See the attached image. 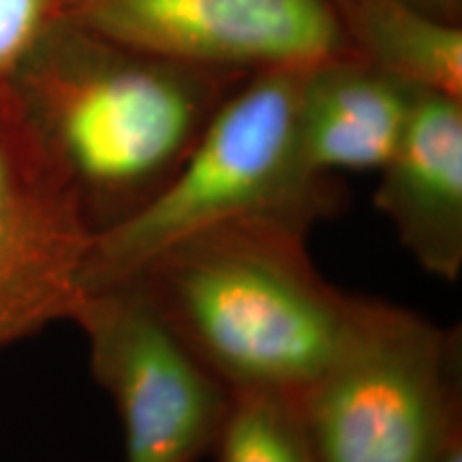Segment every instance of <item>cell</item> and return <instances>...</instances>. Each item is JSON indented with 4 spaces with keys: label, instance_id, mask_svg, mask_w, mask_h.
Returning <instances> with one entry per match:
<instances>
[{
    "label": "cell",
    "instance_id": "obj_1",
    "mask_svg": "<svg viewBox=\"0 0 462 462\" xmlns=\"http://www.w3.org/2000/svg\"><path fill=\"white\" fill-rule=\"evenodd\" d=\"M248 75L152 54L62 22L28 54L11 86L99 236L173 180Z\"/></svg>",
    "mask_w": 462,
    "mask_h": 462
},
{
    "label": "cell",
    "instance_id": "obj_11",
    "mask_svg": "<svg viewBox=\"0 0 462 462\" xmlns=\"http://www.w3.org/2000/svg\"><path fill=\"white\" fill-rule=\"evenodd\" d=\"M212 449L217 462H315L300 401L262 390L229 392Z\"/></svg>",
    "mask_w": 462,
    "mask_h": 462
},
{
    "label": "cell",
    "instance_id": "obj_7",
    "mask_svg": "<svg viewBox=\"0 0 462 462\" xmlns=\"http://www.w3.org/2000/svg\"><path fill=\"white\" fill-rule=\"evenodd\" d=\"M65 22L152 54L248 73L356 56L340 0H65Z\"/></svg>",
    "mask_w": 462,
    "mask_h": 462
},
{
    "label": "cell",
    "instance_id": "obj_9",
    "mask_svg": "<svg viewBox=\"0 0 462 462\" xmlns=\"http://www.w3.org/2000/svg\"><path fill=\"white\" fill-rule=\"evenodd\" d=\"M418 88L362 60L340 56L304 71L298 137L317 173L381 170L401 143Z\"/></svg>",
    "mask_w": 462,
    "mask_h": 462
},
{
    "label": "cell",
    "instance_id": "obj_4",
    "mask_svg": "<svg viewBox=\"0 0 462 462\" xmlns=\"http://www.w3.org/2000/svg\"><path fill=\"white\" fill-rule=\"evenodd\" d=\"M300 407L315 462H432L462 421L458 332L357 298L337 356Z\"/></svg>",
    "mask_w": 462,
    "mask_h": 462
},
{
    "label": "cell",
    "instance_id": "obj_3",
    "mask_svg": "<svg viewBox=\"0 0 462 462\" xmlns=\"http://www.w3.org/2000/svg\"><path fill=\"white\" fill-rule=\"evenodd\" d=\"M306 69L253 71L231 92L157 198L92 238L84 291L126 281L161 248L212 225L282 218L310 227L338 210V182L310 170L300 150L298 99Z\"/></svg>",
    "mask_w": 462,
    "mask_h": 462
},
{
    "label": "cell",
    "instance_id": "obj_14",
    "mask_svg": "<svg viewBox=\"0 0 462 462\" xmlns=\"http://www.w3.org/2000/svg\"><path fill=\"white\" fill-rule=\"evenodd\" d=\"M432 462H462V421L448 432Z\"/></svg>",
    "mask_w": 462,
    "mask_h": 462
},
{
    "label": "cell",
    "instance_id": "obj_10",
    "mask_svg": "<svg viewBox=\"0 0 462 462\" xmlns=\"http://www.w3.org/2000/svg\"><path fill=\"white\" fill-rule=\"evenodd\" d=\"M340 15L362 60L418 90L462 99V24L404 0H340Z\"/></svg>",
    "mask_w": 462,
    "mask_h": 462
},
{
    "label": "cell",
    "instance_id": "obj_2",
    "mask_svg": "<svg viewBox=\"0 0 462 462\" xmlns=\"http://www.w3.org/2000/svg\"><path fill=\"white\" fill-rule=\"evenodd\" d=\"M309 229L282 218L218 223L161 248L126 281L229 392L302 401L357 306L315 268Z\"/></svg>",
    "mask_w": 462,
    "mask_h": 462
},
{
    "label": "cell",
    "instance_id": "obj_6",
    "mask_svg": "<svg viewBox=\"0 0 462 462\" xmlns=\"http://www.w3.org/2000/svg\"><path fill=\"white\" fill-rule=\"evenodd\" d=\"M92 238L67 173L0 84V351L71 321Z\"/></svg>",
    "mask_w": 462,
    "mask_h": 462
},
{
    "label": "cell",
    "instance_id": "obj_5",
    "mask_svg": "<svg viewBox=\"0 0 462 462\" xmlns=\"http://www.w3.org/2000/svg\"><path fill=\"white\" fill-rule=\"evenodd\" d=\"M95 379L123 421L125 462H198L215 446L229 390L131 281L86 289L71 317Z\"/></svg>",
    "mask_w": 462,
    "mask_h": 462
},
{
    "label": "cell",
    "instance_id": "obj_8",
    "mask_svg": "<svg viewBox=\"0 0 462 462\" xmlns=\"http://www.w3.org/2000/svg\"><path fill=\"white\" fill-rule=\"evenodd\" d=\"M374 193L401 245L426 273H462V99L418 90L396 152Z\"/></svg>",
    "mask_w": 462,
    "mask_h": 462
},
{
    "label": "cell",
    "instance_id": "obj_13",
    "mask_svg": "<svg viewBox=\"0 0 462 462\" xmlns=\"http://www.w3.org/2000/svg\"><path fill=\"white\" fill-rule=\"evenodd\" d=\"M404 3L448 24H462V0H404Z\"/></svg>",
    "mask_w": 462,
    "mask_h": 462
},
{
    "label": "cell",
    "instance_id": "obj_12",
    "mask_svg": "<svg viewBox=\"0 0 462 462\" xmlns=\"http://www.w3.org/2000/svg\"><path fill=\"white\" fill-rule=\"evenodd\" d=\"M65 22V0H0V84L11 82L28 54Z\"/></svg>",
    "mask_w": 462,
    "mask_h": 462
}]
</instances>
